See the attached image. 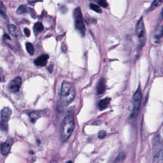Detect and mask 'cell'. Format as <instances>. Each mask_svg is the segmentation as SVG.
Here are the masks:
<instances>
[{"label":"cell","mask_w":163,"mask_h":163,"mask_svg":"<svg viewBox=\"0 0 163 163\" xmlns=\"http://www.w3.org/2000/svg\"><path fill=\"white\" fill-rule=\"evenodd\" d=\"M3 80H4L3 72V70L0 68V82H2Z\"/></svg>","instance_id":"obj_29"},{"label":"cell","mask_w":163,"mask_h":163,"mask_svg":"<svg viewBox=\"0 0 163 163\" xmlns=\"http://www.w3.org/2000/svg\"><path fill=\"white\" fill-rule=\"evenodd\" d=\"M44 29V27L41 23H37L35 24V26H34V32H35L36 35L37 33L42 32Z\"/></svg>","instance_id":"obj_15"},{"label":"cell","mask_w":163,"mask_h":163,"mask_svg":"<svg viewBox=\"0 0 163 163\" xmlns=\"http://www.w3.org/2000/svg\"><path fill=\"white\" fill-rule=\"evenodd\" d=\"M59 10L62 14H65L67 12V8L65 6H62V7L59 8Z\"/></svg>","instance_id":"obj_28"},{"label":"cell","mask_w":163,"mask_h":163,"mask_svg":"<svg viewBox=\"0 0 163 163\" xmlns=\"http://www.w3.org/2000/svg\"><path fill=\"white\" fill-rule=\"evenodd\" d=\"M76 96V89L72 82L64 81L60 91V101L63 106H66L74 101Z\"/></svg>","instance_id":"obj_1"},{"label":"cell","mask_w":163,"mask_h":163,"mask_svg":"<svg viewBox=\"0 0 163 163\" xmlns=\"http://www.w3.org/2000/svg\"><path fill=\"white\" fill-rule=\"evenodd\" d=\"M153 163H163V149L156 153L153 159Z\"/></svg>","instance_id":"obj_13"},{"label":"cell","mask_w":163,"mask_h":163,"mask_svg":"<svg viewBox=\"0 0 163 163\" xmlns=\"http://www.w3.org/2000/svg\"><path fill=\"white\" fill-rule=\"evenodd\" d=\"M97 1L101 7H103L104 8H106L108 7V3L106 0H97Z\"/></svg>","instance_id":"obj_23"},{"label":"cell","mask_w":163,"mask_h":163,"mask_svg":"<svg viewBox=\"0 0 163 163\" xmlns=\"http://www.w3.org/2000/svg\"><path fill=\"white\" fill-rule=\"evenodd\" d=\"M4 38H7V39H8V40H11V38H10V36H9V35H7V34H5L4 35Z\"/></svg>","instance_id":"obj_30"},{"label":"cell","mask_w":163,"mask_h":163,"mask_svg":"<svg viewBox=\"0 0 163 163\" xmlns=\"http://www.w3.org/2000/svg\"><path fill=\"white\" fill-rule=\"evenodd\" d=\"M162 15L163 16V9H162Z\"/></svg>","instance_id":"obj_32"},{"label":"cell","mask_w":163,"mask_h":163,"mask_svg":"<svg viewBox=\"0 0 163 163\" xmlns=\"http://www.w3.org/2000/svg\"><path fill=\"white\" fill-rule=\"evenodd\" d=\"M24 32L26 37H29L30 35H31V32H30V30L28 28H24Z\"/></svg>","instance_id":"obj_26"},{"label":"cell","mask_w":163,"mask_h":163,"mask_svg":"<svg viewBox=\"0 0 163 163\" xmlns=\"http://www.w3.org/2000/svg\"><path fill=\"white\" fill-rule=\"evenodd\" d=\"M163 3V0H154V1L152 3V6H151V8L150 9H154L156 7H159V6L161 5Z\"/></svg>","instance_id":"obj_21"},{"label":"cell","mask_w":163,"mask_h":163,"mask_svg":"<svg viewBox=\"0 0 163 163\" xmlns=\"http://www.w3.org/2000/svg\"><path fill=\"white\" fill-rule=\"evenodd\" d=\"M75 128V118L73 114H68L64 119L60 129L61 139L65 141L70 137Z\"/></svg>","instance_id":"obj_2"},{"label":"cell","mask_w":163,"mask_h":163,"mask_svg":"<svg viewBox=\"0 0 163 163\" xmlns=\"http://www.w3.org/2000/svg\"><path fill=\"white\" fill-rule=\"evenodd\" d=\"M110 101H111V100H110V98H104V99L101 100L98 104V108H99L100 110H103L106 108L110 104Z\"/></svg>","instance_id":"obj_11"},{"label":"cell","mask_w":163,"mask_h":163,"mask_svg":"<svg viewBox=\"0 0 163 163\" xmlns=\"http://www.w3.org/2000/svg\"><path fill=\"white\" fill-rule=\"evenodd\" d=\"M0 10L3 12H4V13H5L6 8L5 7V5H3V3L1 1H0Z\"/></svg>","instance_id":"obj_27"},{"label":"cell","mask_w":163,"mask_h":163,"mask_svg":"<svg viewBox=\"0 0 163 163\" xmlns=\"http://www.w3.org/2000/svg\"><path fill=\"white\" fill-rule=\"evenodd\" d=\"M49 56L47 54L42 55L40 57H37L34 61V63L36 66H45L47 63V61L48 59Z\"/></svg>","instance_id":"obj_9"},{"label":"cell","mask_w":163,"mask_h":163,"mask_svg":"<svg viewBox=\"0 0 163 163\" xmlns=\"http://www.w3.org/2000/svg\"><path fill=\"white\" fill-rule=\"evenodd\" d=\"M73 17L75 19V26L80 34L84 36L85 35V26L83 20L81 9L80 7L75 8L73 11Z\"/></svg>","instance_id":"obj_4"},{"label":"cell","mask_w":163,"mask_h":163,"mask_svg":"<svg viewBox=\"0 0 163 163\" xmlns=\"http://www.w3.org/2000/svg\"><path fill=\"white\" fill-rule=\"evenodd\" d=\"M12 145V140L7 139V140L3 143L0 144V152L4 156L7 155L10 151Z\"/></svg>","instance_id":"obj_7"},{"label":"cell","mask_w":163,"mask_h":163,"mask_svg":"<svg viewBox=\"0 0 163 163\" xmlns=\"http://www.w3.org/2000/svg\"><path fill=\"white\" fill-rule=\"evenodd\" d=\"M29 8H27L25 5H20L19 8H17V14L19 15H21L25 13H27L29 12Z\"/></svg>","instance_id":"obj_17"},{"label":"cell","mask_w":163,"mask_h":163,"mask_svg":"<svg viewBox=\"0 0 163 163\" xmlns=\"http://www.w3.org/2000/svg\"><path fill=\"white\" fill-rule=\"evenodd\" d=\"M29 14L31 15V16L32 18H33V19H36V12L35 11L33 10V8H29Z\"/></svg>","instance_id":"obj_24"},{"label":"cell","mask_w":163,"mask_h":163,"mask_svg":"<svg viewBox=\"0 0 163 163\" xmlns=\"http://www.w3.org/2000/svg\"><path fill=\"white\" fill-rule=\"evenodd\" d=\"M0 129L2 131H7L8 130V122L1 121L0 122Z\"/></svg>","instance_id":"obj_22"},{"label":"cell","mask_w":163,"mask_h":163,"mask_svg":"<svg viewBox=\"0 0 163 163\" xmlns=\"http://www.w3.org/2000/svg\"><path fill=\"white\" fill-rule=\"evenodd\" d=\"M141 99H142L141 93L140 91H137L136 93H134V96L133 97V113H132V117H133V118L136 117L138 115V111H139L140 107L141 105Z\"/></svg>","instance_id":"obj_5"},{"label":"cell","mask_w":163,"mask_h":163,"mask_svg":"<svg viewBox=\"0 0 163 163\" xmlns=\"http://www.w3.org/2000/svg\"><path fill=\"white\" fill-rule=\"evenodd\" d=\"M8 29L10 32V34H12V35L17 37L18 36V32H17V29L16 26L14 24H10V25L8 26Z\"/></svg>","instance_id":"obj_16"},{"label":"cell","mask_w":163,"mask_h":163,"mask_svg":"<svg viewBox=\"0 0 163 163\" xmlns=\"http://www.w3.org/2000/svg\"><path fill=\"white\" fill-rule=\"evenodd\" d=\"M26 50L27 52H28L30 55L33 56V55L35 54V49H34L33 45L31 44V43H29V42L26 43Z\"/></svg>","instance_id":"obj_19"},{"label":"cell","mask_w":163,"mask_h":163,"mask_svg":"<svg viewBox=\"0 0 163 163\" xmlns=\"http://www.w3.org/2000/svg\"><path fill=\"white\" fill-rule=\"evenodd\" d=\"M106 132L105 131L102 130L100 132L99 134H98V137H99V138H100V139H103V138L106 136Z\"/></svg>","instance_id":"obj_25"},{"label":"cell","mask_w":163,"mask_h":163,"mask_svg":"<svg viewBox=\"0 0 163 163\" xmlns=\"http://www.w3.org/2000/svg\"><path fill=\"white\" fill-rule=\"evenodd\" d=\"M66 163H73V162L71 161H68Z\"/></svg>","instance_id":"obj_31"},{"label":"cell","mask_w":163,"mask_h":163,"mask_svg":"<svg viewBox=\"0 0 163 163\" xmlns=\"http://www.w3.org/2000/svg\"><path fill=\"white\" fill-rule=\"evenodd\" d=\"M106 89V86L105 80L104 78H101L100 80V81L98 82L96 87L97 94L99 95L103 94L104 92H105Z\"/></svg>","instance_id":"obj_10"},{"label":"cell","mask_w":163,"mask_h":163,"mask_svg":"<svg viewBox=\"0 0 163 163\" xmlns=\"http://www.w3.org/2000/svg\"><path fill=\"white\" fill-rule=\"evenodd\" d=\"M90 8L91 9V10H94V12H97V13L101 14V12H102V10H101V9L99 7V6L95 5V4H93V3L90 4Z\"/></svg>","instance_id":"obj_20"},{"label":"cell","mask_w":163,"mask_h":163,"mask_svg":"<svg viewBox=\"0 0 163 163\" xmlns=\"http://www.w3.org/2000/svg\"><path fill=\"white\" fill-rule=\"evenodd\" d=\"M136 33L138 41V47L141 48L145 44L147 38L145 27L144 21L142 17H141L137 23L136 27Z\"/></svg>","instance_id":"obj_3"},{"label":"cell","mask_w":163,"mask_h":163,"mask_svg":"<svg viewBox=\"0 0 163 163\" xmlns=\"http://www.w3.org/2000/svg\"><path fill=\"white\" fill-rule=\"evenodd\" d=\"M22 82V78L20 76H17L10 82L8 85V89L12 93H17L21 87Z\"/></svg>","instance_id":"obj_6"},{"label":"cell","mask_w":163,"mask_h":163,"mask_svg":"<svg viewBox=\"0 0 163 163\" xmlns=\"http://www.w3.org/2000/svg\"><path fill=\"white\" fill-rule=\"evenodd\" d=\"M12 113V110L9 107H5L1 111V118L2 121L8 122Z\"/></svg>","instance_id":"obj_8"},{"label":"cell","mask_w":163,"mask_h":163,"mask_svg":"<svg viewBox=\"0 0 163 163\" xmlns=\"http://www.w3.org/2000/svg\"><path fill=\"white\" fill-rule=\"evenodd\" d=\"M42 115V113L40 111H33L29 114V117L32 123L35 122L37 120L40 118Z\"/></svg>","instance_id":"obj_12"},{"label":"cell","mask_w":163,"mask_h":163,"mask_svg":"<svg viewBox=\"0 0 163 163\" xmlns=\"http://www.w3.org/2000/svg\"><path fill=\"white\" fill-rule=\"evenodd\" d=\"M163 36V26L159 27V28L155 30V31L153 33V39L155 40L158 41Z\"/></svg>","instance_id":"obj_14"},{"label":"cell","mask_w":163,"mask_h":163,"mask_svg":"<svg viewBox=\"0 0 163 163\" xmlns=\"http://www.w3.org/2000/svg\"><path fill=\"white\" fill-rule=\"evenodd\" d=\"M125 159V154L124 152H121L115 158L113 163H123Z\"/></svg>","instance_id":"obj_18"}]
</instances>
